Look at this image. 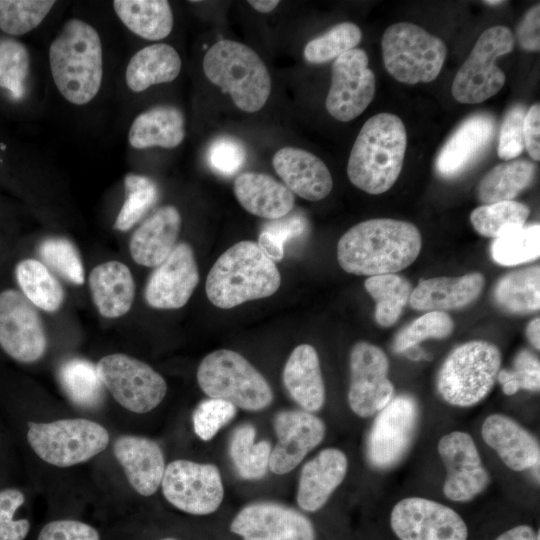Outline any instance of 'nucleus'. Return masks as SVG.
Here are the masks:
<instances>
[{
	"label": "nucleus",
	"mask_w": 540,
	"mask_h": 540,
	"mask_svg": "<svg viewBox=\"0 0 540 540\" xmlns=\"http://www.w3.org/2000/svg\"><path fill=\"white\" fill-rule=\"evenodd\" d=\"M422 236L410 222L370 219L345 232L337 244V259L347 273L365 276L395 274L418 257Z\"/></svg>",
	"instance_id": "obj_1"
},
{
	"label": "nucleus",
	"mask_w": 540,
	"mask_h": 540,
	"mask_svg": "<svg viewBox=\"0 0 540 540\" xmlns=\"http://www.w3.org/2000/svg\"><path fill=\"white\" fill-rule=\"evenodd\" d=\"M407 146L402 120L390 113L369 118L352 147L347 174L357 188L377 195L389 190L398 179Z\"/></svg>",
	"instance_id": "obj_2"
},
{
	"label": "nucleus",
	"mask_w": 540,
	"mask_h": 540,
	"mask_svg": "<svg viewBox=\"0 0 540 540\" xmlns=\"http://www.w3.org/2000/svg\"><path fill=\"white\" fill-rule=\"evenodd\" d=\"M281 276L256 242L240 241L215 261L206 279V295L218 308L230 309L244 302L273 295Z\"/></svg>",
	"instance_id": "obj_3"
},
{
	"label": "nucleus",
	"mask_w": 540,
	"mask_h": 540,
	"mask_svg": "<svg viewBox=\"0 0 540 540\" xmlns=\"http://www.w3.org/2000/svg\"><path fill=\"white\" fill-rule=\"evenodd\" d=\"M53 80L69 102L84 105L98 93L102 82V46L99 34L88 23L70 19L49 50Z\"/></svg>",
	"instance_id": "obj_4"
},
{
	"label": "nucleus",
	"mask_w": 540,
	"mask_h": 540,
	"mask_svg": "<svg viewBox=\"0 0 540 540\" xmlns=\"http://www.w3.org/2000/svg\"><path fill=\"white\" fill-rule=\"evenodd\" d=\"M203 71L244 112H257L270 96L267 67L254 50L242 43L224 39L213 44L204 56Z\"/></svg>",
	"instance_id": "obj_5"
},
{
	"label": "nucleus",
	"mask_w": 540,
	"mask_h": 540,
	"mask_svg": "<svg viewBox=\"0 0 540 540\" xmlns=\"http://www.w3.org/2000/svg\"><path fill=\"white\" fill-rule=\"evenodd\" d=\"M501 361L498 347L487 341L474 340L456 347L438 373L439 394L453 406L477 404L493 388Z\"/></svg>",
	"instance_id": "obj_6"
},
{
	"label": "nucleus",
	"mask_w": 540,
	"mask_h": 540,
	"mask_svg": "<svg viewBox=\"0 0 540 540\" xmlns=\"http://www.w3.org/2000/svg\"><path fill=\"white\" fill-rule=\"evenodd\" d=\"M196 377L207 396L226 400L244 410H262L273 400L272 389L264 376L233 350L219 349L206 355Z\"/></svg>",
	"instance_id": "obj_7"
},
{
	"label": "nucleus",
	"mask_w": 540,
	"mask_h": 540,
	"mask_svg": "<svg viewBox=\"0 0 540 540\" xmlns=\"http://www.w3.org/2000/svg\"><path fill=\"white\" fill-rule=\"evenodd\" d=\"M381 46L386 70L405 84L436 79L447 55L446 45L440 38L409 22L388 27Z\"/></svg>",
	"instance_id": "obj_8"
},
{
	"label": "nucleus",
	"mask_w": 540,
	"mask_h": 540,
	"mask_svg": "<svg viewBox=\"0 0 540 540\" xmlns=\"http://www.w3.org/2000/svg\"><path fill=\"white\" fill-rule=\"evenodd\" d=\"M109 438L106 428L84 418L28 423L29 445L39 458L57 467L88 461L106 449Z\"/></svg>",
	"instance_id": "obj_9"
},
{
	"label": "nucleus",
	"mask_w": 540,
	"mask_h": 540,
	"mask_svg": "<svg viewBox=\"0 0 540 540\" xmlns=\"http://www.w3.org/2000/svg\"><path fill=\"white\" fill-rule=\"evenodd\" d=\"M513 47L514 36L508 27L486 29L456 73L451 89L454 99L463 104H476L499 92L506 78L496 66V60L511 52Z\"/></svg>",
	"instance_id": "obj_10"
},
{
	"label": "nucleus",
	"mask_w": 540,
	"mask_h": 540,
	"mask_svg": "<svg viewBox=\"0 0 540 540\" xmlns=\"http://www.w3.org/2000/svg\"><path fill=\"white\" fill-rule=\"evenodd\" d=\"M99 377L125 409L134 413H147L164 399L167 384L164 378L148 364L125 354L102 357L96 365Z\"/></svg>",
	"instance_id": "obj_11"
},
{
	"label": "nucleus",
	"mask_w": 540,
	"mask_h": 540,
	"mask_svg": "<svg viewBox=\"0 0 540 540\" xmlns=\"http://www.w3.org/2000/svg\"><path fill=\"white\" fill-rule=\"evenodd\" d=\"M161 486L170 504L193 515L213 513L223 500L221 475L213 464L172 461L165 467Z\"/></svg>",
	"instance_id": "obj_12"
},
{
	"label": "nucleus",
	"mask_w": 540,
	"mask_h": 540,
	"mask_svg": "<svg viewBox=\"0 0 540 540\" xmlns=\"http://www.w3.org/2000/svg\"><path fill=\"white\" fill-rule=\"evenodd\" d=\"M390 526L399 540H467L468 528L452 508L439 502L408 497L390 513Z\"/></svg>",
	"instance_id": "obj_13"
},
{
	"label": "nucleus",
	"mask_w": 540,
	"mask_h": 540,
	"mask_svg": "<svg viewBox=\"0 0 540 540\" xmlns=\"http://www.w3.org/2000/svg\"><path fill=\"white\" fill-rule=\"evenodd\" d=\"M375 95V75L368 68V56L354 48L336 58L332 65L331 86L325 106L338 121L355 119L371 103Z\"/></svg>",
	"instance_id": "obj_14"
},
{
	"label": "nucleus",
	"mask_w": 540,
	"mask_h": 540,
	"mask_svg": "<svg viewBox=\"0 0 540 540\" xmlns=\"http://www.w3.org/2000/svg\"><path fill=\"white\" fill-rule=\"evenodd\" d=\"M348 403L359 417L382 410L393 398L394 386L388 378L386 354L368 342H357L350 352Z\"/></svg>",
	"instance_id": "obj_15"
},
{
	"label": "nucleus",
	"mask_w": 540,
	"mask_h": 540,
	"mask_svg": "<svg viewBox=\"0 0 540 540\" xmlns=\"http://www.w3.org/2000/svg\"><path fill=\"white\" fill-rule=\"evenodd\" d=\"M419 417L416 400L399 395L379 411L371 427L367 456L377 468H389L407 452L415 435Z\"/></svg>",
	"instance_id": "obj_16"
},
{
	"label": "nucleus",
	"mask_w": 540,
	"mask_h": 540,
	"mask_svg": "<svg viewBox=\"0 0 540 540\" xmlns=\"http://www.w3.org/2000/svg\"><path fill=\"white\" fill-rule=\"evenodd\" d=\"M0 346L22 363L39 360L47 347L38 311L23 293L14 289L0 293Z\"/></svg>",
	"instance_id": "obj_17"
},
{
	"label": "nucleus",
	"mask_w": 540,
	"mask_h": 540,
	"mask_svg": "<svg viewBox=\"0 0 540 540\" xmlns=\"http://www.w3.org/2000/svg\"><path fill=\"white\" fill-rule=\"evenodd\" d=\"M437 448L447 472L443 486L446 498L454 502H467L487 488L489 473L468 433L450 432L439 440Z\"/></svg>",
	"instance_id": "obj_18"
},
{
	"label": "nucleus",
	"mask_w": 540,
	"mask_h": 540,
	"mask_svg": "<svg viewBox=\"0 0 540 540\" xmlns=\"http://www.w3.org/2000/svg\"><path fill=\"white\" fill-rule=\"evenodd\" d=\"M243 540H315L311 521L289 507L270 502L245 506L230 524Z\"/></svg>",
	"instance_id": "obj_19"
},
{
	"label": "nucleus",
	"mask_w": 540,
	"mask_h": 540,
	"mask_svg": "<svg viewBox=\"0 0 540 540\" xmlns=\"http://www.w3.org/2000/svg\"><path fill=\"white\" fill-rule=\"evenodd\" d=\"M198 282V267L191 246L185 242L176 244L167 259L151 273L145 287V300L156 309L181 308Z\"/></svg>",
	"instance_id": "obj_20"
},
{
	"label": "nucleus",
	"mask_w": 540,
	"mask_h": 540,
	"mask_svg": "<svg viewBox=\"0 0 540 540\" xmlns=\"http://www.w3.org/2000/svg\"><path fill=\"white\" fill-rule=\"evenodd\" d=\"M277 443L270 452L269 468L278 475L293 470L325 436L324 422L307 411L286 410L275 415Z\"/></svg>",
	"instance_id": "obj_21"
},
{
	"label": "nucleus",
	"mask_w": 540,
	"mask_h": 540,
	"mask_svg": "<svg viewBox=\"0 0 540 540\" xmlns=\"http://www.w3.org/2000/svg\"><path fill=\"white\" fill-rule=\"evenodd\" d=\"M272 164L286 187L301 198L319 201L332 190L333 180L326 164L306 150L283 147L274 154Z\"/></svg>",
	"instance_id": "obj_22"
},
{
	"label": "nucleus",
	"mask_w": 540,
	"mask_h": 540,
	"mask_svg": "<svg viewBox=\"0 0 540 540\" xmlns=\"http://www.w3.org/2000/svg\"><path fill=\"white\" fill-rule=\"evenodd\" d=\"M113 453L137 493L150 496L157 491L164 475L165 460L155 441L143 436L122 435L115 440Z\"/></svg>",
	"instance_id": "obj_23"
},
{
	"label": "nucleus",
	"mask_w": 540,
	"mask_h": 540,
	"mask_svg": "<svg viewBox=\"0 0 540 540\" xmlns=\"http://www.w3.org/2000/svg\"><path fill=\"white\" fill-rule=\"evenodd\" d=\"M482 438L513 471H524L539 465L537 439L514 419L502 415L488 416L481 428Z\"/></svg>",
	"instance_id": "obj_24"
},
{
	"label": "nucleus",
	"mask_w": 540,
	"mask_h": 540,
	"mask_svg": "<svg viewBox=\"0 0 540 540\" xmlns=\"http://www.w3.org/2000/svg\"><path fill=\"white\" fill-rule=\"evenodd\" d=\"M495 127L494 118L487 113H478L464 120L437 156L439 174L453 177L465 170L489 145Z\"/></svg>",
	"instance_id": "obj_25"
},
{
	"label": "nucleus",
	"mask_w": 540,
	"mask_h": 540,
	"mask_svg": "<svg viewBox=\"0 0 540 540\" xmlns=\"http://www.w3.org/2000/svg\"><path fill=\"white\" fill-rule=\"evenodd\" d=\"M347 466L346 455L336 448L324 449L308 461L298 484L299 507L308 512L321 509L344 480Z\"/></svg>",
	"instance_id": "obj_26"
},
{
	"label": "nucleus",
	"mask_w": 540,
	"mask_h": 540,
	"mask_svg": "<svg viewBox=\"0 0 540 540\" xmlns=\"http://www.w3.org/2000/svg\"><path fill=\"white\" fill-rule=\"evenodd\" d=\"M484 284V276L478 272L455 278L420 279L412 290L409 304L415 310L426 312L460 309L480 296Z\"/></svg>",
	"instance_id": "obj_27"
},
{
	"label": "nucleus",
	"mask_w": 540,
	"mask_h": 540,
	"mask_svg": "<svg viewBox=\"0 0 540 540\" xmlns=\"http://www.w3.org/2000/svg\"><path fill=\"white\" fill-rule=\"evenodd\" d=\"M181 228L179 211L163 206L133 233L129 250L133 260L146 267H157L171 254Z\"/></svg>",
	"instance_id": "obj_28"
},
{
	"label": "nucleus",
	"mask_w": 540,
	"mask_h": 540,
	"mask_svg": "<svg viewBox=\"0 0 540 540\" xmlns=\"http://www.w3.org/2000/svg\"><path fill=\"white\" fill-rule=\"evenodd\" d=\"M234 193L245 210L270 220L286 216L295 203L285 185L264 173H241L234 181Z\"/></svg>",
	"instance_id": "obj_29"
},
{
	"label": "nucleus",
	"mask_w": 540,
	"mask_h": 540,
	"mask_svg": "<svg viewBox=\"0 0 540 540\" xmlns=\"http://www.w3.org/2000/svg\"><path fill=\"white\" fill-rule=\"evenodd\" d=\"M283 383L291 398L307 412L319 411L325 402V387L315 348L295 347L283 369Z\"/></svg>",
	"instance_id": "obj_30"
},
{
	"label": "nucleus",
	"mask_w": 540,
	"mask_h": 540,
	"mask_svg": "<svg viewBox=\"0 0 540 540\" xmlns=\"http://www.w3.org/2000/svg\"><path fill=\"white\" fill-rule=\"evenodd\" d=\"M89 286L95 306L106 318L126 314L134 300L135 284L129 268L119 261L96 266L90 273Z\"/></svg>",
	"instance_id": "obj_31"
},
{
	"label": "nucleus",
	"mask_w": 540,
	"mask_h": 540,
	"mask_svg": "<svg viewBox=\"0 0 540 540\" xmlns=\"http://www.w3.org/2000/svg\"><path fill=\"white\" fill-rule=\"evenodd\" d=\"M178 52L165 43L153 44L135 53L126 69V83L134 92L175 80L181 70Z\"/></svg>",
	"instance_id": "obj_32"
},
{
	"label": "nucleus",
	"mask_w": 540,
	"mask_h": 540,
	"mask_svg": "<svg viewBox=\"0 0 540 540\" xmlns=\"http://www.w3.org/2000/svg\"><path fill=\"white\" fill-rule=\"evenodd\" d=\"M185 136L184 117L171 106H159L139 114L129 131V143L137 149L154 146L174 148Z\"/></svg>",
	"instance_id": "obj_33"
},
{
	"label": "nucleus",
	"mask_w": 540,
	"mask_h": 540,
	"mask_svg": "<svg viewBox=\"0 0 540 540\" xmlns=\"http://www.w3.org/2000/svg\"><path fill=\"white\" fill-rule=\"evenodd\" d=\"M113 6L123 24L147 40L167 37L173 28V14L165 0H116Z\"/></svg>",
	"instance_id": "obj_34"
},
{
	"label": "nucleus",
	"mask_w": 540,
	"mask_h": 540,
	"mask_svg": "<svg viewBox=\"0 0 540 540\" xmlns=\"http://www.w3.org/2000/svg\"><path fill=\"white\" fill-rule=\"evenodd\" d=\"M493 297L504 311L529 314L540 307V269L533 266L504 275L494 287Z\"/></svg>",
	"instance_id": "obj_35"
},
{
	"label": "nucleus",
	"mask_w": 540,
	"mask_h": 540,
	"mask_svg": "<svg viewBox=\"0 0 540 540\" xmlns=\"http://www.w3.org/2000/svg\"><path fill=\"white\" fill-rule=\"evenodd\" d=\"M536 167L527 160H515L493 167L480 181L477 194L485 205L513 200L534 179Z\"/></svg>",
	"instance_id": "obj_36"
},
{
	"label": "nucleus",
	"mask_w": 540,
	"mask_h": 540,
	"mask_svg": "<svg viewBox=\"0 0 540 540\" xmlns=\"http://www.w3.org/2000/svg\"><path fill=\"white\" fill-rule=\"evenodd\" d=\"M15 275L24 296L35 307L55 312L62 306L63 287L42 262L22 260L16 265Z\"/></svg>",
	"instance_id": "obj_37"
},
{
	"label": "nucleus",
	"mask_w": 540,
	"mask_h": 540,
	"mask_svg": "<svg viewBox=\"0 0 540 540\" xmlns=\"http://www.w3.org/2000/svg\"><path fill=\"white\" fill-rule=\"evenodd\" d=\"M364 286L375 301V320L382 327L397 322L413 290L405 277L394 273L368 277Z\"/></svg>",
	"instance_id": "obj_38"
},
{
	"label": "nucleus",
	"mask_w": 540,
	"mask_h": 540,
	"mask_svg": "<svg viewBox=\"0 0 540 540\" xmlns=\"http://www.w3.org/2000/svg\"><path fill=\"white\" fill-rule=\"evenodd\" d=\"M62 388L69 399L82 408H96L104 399V385L97 367L88 360L73 358L59 369Z\"/></svg>",
	"instance_id": "obj_39"
},
{
	"label": "nucleus",
	"mask_w": 540,
	"mask_h": 540,
	"mask_svg": "<svg viewBox=\"0 0 540 540\" xmlns=\"http://www.w3.org/2000/svg\"><path fill=\"white\" fill-rule=\"evenodd\" d=\"M256 430L250 424L235 429L229 452L240 477L254 480L262 478L269 467L271 447L268 441L255 442Z\"/></svg>",
	"instance_id": "obj_40"
},
{
	"label": "nucleus",
	"mask_w": 540,
	"mask_h": 540,
	"mask_svg": "<svg viewBox=\"0 0 540 540\" xmlns=\"http://www.w3.org/2000/svg\"><path fill=\"white\" fill-rule=\"evenodd\" d=\"M529 214L528 206L510 200L479 206L471 212L470 220L480 235L496 239L525 226Z\"/></svg>",
	"instance_id": "obj_41"
},
{
	"label": "nucleus",
	"mask_w": 540,
	"mask_h": 540,
	"mask_svg": "<svg viewBox=\"0 0 540 540\" xmlns=\"http://www.w3.org/2000/svg\"><path fill=\"white\" fill-rule=\"evenodd\" d=\"M540 225L533 224L513 230L494 240L491 255L503 266L522 264L539 257Z\"/></svg>",
	"instance_id": "obj_42"
},
{
	"label": "nucleus",
	"mask_w": 540,
	"mask_h": 540,
	"mask_svg": "<svg viewBox=\"0 0 540 540\" xmlns=\"http://www.w3.org/2000/svg\"><path fill=\"white\" fill-rule=\"evenodd\" d=\"M362 39L360 28L352 22H342L312 39L304 48V58L312 64H323L354 49Z\"/></svg>",
	"instance_id": "obj_43"
},
{
	"label": "nucleus",
	"mask_w": 540,
	"mask_h": 540,
	"mask_svg": "<svg viewBox=\"0 0 540 540\" xmlns=\"http://www.w3.org/2000/svg\"><path fill=\"white\" fill-rule=\"evenodd\" d=\"M124 185L125 200L115 222V228L119 231L131 229L158 198L157 185L146 176L127 174Z\"/></svg>",
	"instance_id": "obj_44"
},
{
	"label": "nucleus",
	"mask_w": 540,
	"mask_h": 540,
	"mask_svg": "<svg viewBox=\"0 0 540 540\" xmlns=\"http://www.w3.org/2000/svg\"><path fill=\"white\" fill-rule=\"evenodd\" d=\"M55 1L0 0V29L10 35H22L37 27Z\"/></svg>",
	"instance_id": "obj_45"
},
{
	"label": "nucleus",
	"mask_w": 540,
	"mask_h": 540,
	"mask_svg": "<svg viewBox=\"0 0 540 540\" xmlns=\"http://www.w3.org/2000/svg\"><path fill=\"white\" fill-rule=\"evenodd\" d=\"M454 329V322L446 312L430 311L404 327L394 338L392 349L405 352L428 338H446Z\"/></svg>",
	"instance_id": "obj_46"
},
{
	"label": "nucleus",
	"mask_w": 540,
	"mask_h": 540,
	"mask_svg": "<svg viewBox=\"0 0 540 540\" xmlns=\"http://www.w3.org/2000/svg\"><path fill=\"white\" fill-rule=\"evenodd\" d=\"M29 71V54L26 47L15 40L0 41V87L19 99L25 92Z\"/></svg>",
	"instance_id": "obj_47"
},
{
	"label": "nucleus",
	"mask_w": 540,
	"mask_h": 540,
	"mask_svg": "<svg viewBox=\"0 0 540 540\" xmlns=\"http://www.w3.org/2000/svg\"><path fill=\"white\" fill-rule=\"evenodd\" d=\"M43 261L67 281L82 285L84 268L78 250L68 239L48 238L39 247Z\"/></svg>",
	"instance_id": "obj_48"
},
{
	"label": "nucleus",
	"mask_w": 540,
	"mask_h": 540,
	"mask_svg": "<svg viewBox=\"0 0 540 540\" xmlns=\"http://www.w3.org/2000/svg\"><path fill=\"white\" fill-rule=\"evenodd\" d=\"M306 228L307 221L300 215L275 219L264 225L257 244L272 261H280L285 243L300 237Z\"/></svg>",
	"instance_id": "obj_49"
},
{
	"label": "nucleus",
	"mask_w": 540,
	"mask_h": 540,
	"mask_svg": "<svg viewBox=\"0 0 540 540\" xmlns=\"http://www.w3.org/2000/svg\"><path fill=\"white\" fill-rule=\"evenodd\" d=\"M497 380L506 395H514L520 389L539 391V359L532 352L523 349L516 355L513 369L499 370Z\"/></svg>",
	"instance_id": "obj_50"
},
{
	"label": "nucleus",
	"mask_w": 540,
	"mask_h": 540,
	"mask_svg": "<svg viewBox=\"0 0 540 540\" xmlns=\"http://www.w3.org/2000/svg\"><path fill=\"white\" fill-rule=\"evenodd\" d=\"M235 414L236 407L226 400L215 398L204 400L193 413L194 431L200 439L209 441L234 418Z\"/></svg>",
	"instance_id": "obj_51"
},
{
	"label": "nucleus",
	"mask_w": 540,
	"mask_h": 540,
	"mask_svg": "<svg viewBox=\"0 0 540 540\" xmlns=\"http://www.w3.org/2000/svg\"><path fill=\"white\" fill-rule=\"evenodd\" d=\"M209 166L223 176L236 174L247 160L244 145L236 138L221 136L212 141L207 152Z\"/></svg>",
	"instance_id": "obj_52"
},
{
	"label": "nucleus",
	"mask_w": 540,
	"mask_h": 540,
	"mask_svg": "<svg viewBox=\"0 0 540 540\" xmlns=\"http://www.w3.org/2000/svg\"><path fill=\"white\" fill-rule=\"evenodd\" d=\"M527 110L517 104L511 107L502 122L497 153L503 160H512L519 156L524 148L523 125Z\"/></svg>",
	"instance_id": "obj_53"
},
{
	"label": "nucleus",
	"mask_w": 540,
	"mask_h": 540,
	"mask_svg": "<svg viewBox=\"0 0 540 540\" xmlns=\"http://www.w3.org/2000/svg\"><path fill=\"white\" fill-rule=\"evenodd\" d=\"M24 500V494L18 489L7 488L0 491V540H24L27 536L29 521L13 518Z\"/></svg>",
	"instance_id": "obj_54"
},
{
	"label": "nucleus",
	"mask_w": 540,
	"mask_h": 540,
	"mask_svg": "<svg viewBox=\"0 0 540 540\" xmlns=\"http://www.w3.org/2000/svg\"><path fill=\"white\" fill-rule=\"evenodd\" d=\"M38 540H100L98 531L81 521L55 520L40 531Z\"/></svg>",
	"instance_id": "obj_55"
},
{
	"label": "nucleus",
	"mask_w": 540,
	"mask_h": 540,
	"mask_svg": "<svg viewBox=\"0 0 540 540\" xmlns=\"http://www.w3.org/2000/svg\"><path fill=\"white\" fill-rule=\"evenodd\" d=\"M540 6L534 5L529 9L521 22L516 33L520 46L527 51H539L540 49Z\"/></svg>",
	"instance_id": "obj_56"
},
{
	"label": "nucleus",
	"mask_w": 540,
	"mask_h": 540,
	"mask_svg": "<svg viewBox=\"0 0 540 540\" xmlns=\"http://www.w3.org/2000/svg\"><path fill=\"white\" fill-rule=\"evenodd\" d=\"M524 144L529 155L540 160V106L532 105L525 114L523 125Z\"/></svg>",
	"instance_id": "obj_57"
},
{
	"label": "nucleus",
	"mask_w": 540,
	"mask_h": 540,
	"mask_svg": "<svg viewBox=\"0 0 540 540\" xmlns=\"http://www.w3.org/2000/svg\"><path fill=\"white\" fill-rule=\"evenodd\" d=\"M539 531L537 533L535 530L529 526V525H517L515 527H512L502 534H500L498 537H496L494 540H539Z\"/></svg>",
	"instance_id": "obj_58"
},
{
	"label": "nucleus",
	"mask_w": 540,
	"mask_h": 540,
	"mask_svg": "<svg viewBox=\"0 0 540 540\" xmlns=\"http://www.w3.org/2000/svg\"><path fill=\"white\" fill-rule=\"evenodd\" d=\"M527 337L533 347L537 350L540 349V319H533L526 329Z\"/></svg>",
	"instance_id": "obj_59"
},
{
	"label": "nucleus",
	"mask_w": 540,
	"mask_h": 540,
	"mask_svg": "<svg viewBox=\"0 0 540 540\" xmlns=\"http://www.w3.org/2000/svg\"><path fill=\"white\" fill-rule=\"evenodd\" d=\"M248 3L258 12L268 13L274 10L280 1L278 0H249Z\"/></svg>",
	"instance_id": "obj_60"
},
{
	"label": "nucleus",
	"mask_w": 540,
	"mask_h": 540,
	"mask_svg": "<svg viewBox=\"0 0 540 540\" xmlns=\"http://www.w3.org/2000/svg\"><path fill=\"white\" fill-rule=\"evenodd\" d=\"M485 4L487 5H490V6H496V5H499V4H502L504 1H492V0H488V1H483Z\"/></svg>",
	"instance_id": "obj_61"
},
{
	"label": "nucleus",
	"mask_w": 540,
	"mask_h": 540,
	"mask_svg": "<svg viewBox=\"0 0 540 540\" xmlns=\"http://www.w3.org/2000/svg\"><path fill=\"white\" fill-rule=\"evenodd\" d=\"M161 540H177L175 538H164V539H161Z\"/></svg>",
	"instance_id": "obj_62"
}]
</instances>
